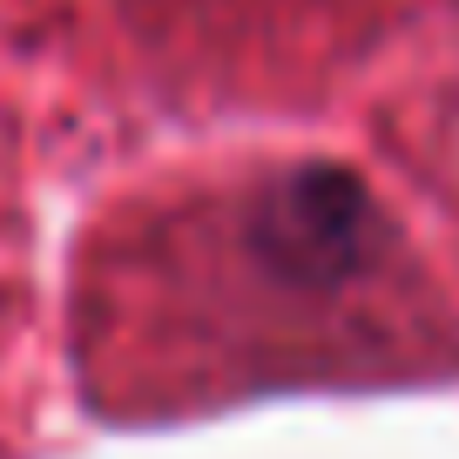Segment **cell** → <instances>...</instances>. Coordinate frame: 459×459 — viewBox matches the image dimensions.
Here are the masks:
<instances>
[{
    "instance_id": "cell-1",
    "label": "cell",
    "mask_w": 459,
    "mask_h": 459,
    "mask_svg": "<svg viewBox=\"0 0 459 459\" xmlns=\"http://www.w3.org/2000/svg\"><path fill=\"white\" fill-rule=\"evenodd\" d=\"M244 244L271 284L331 298L344 284H365L385 264L392 223L351 169L304 162V169H284L264 183V196L244 216Z\"/></svg>"
}]
</instances>
